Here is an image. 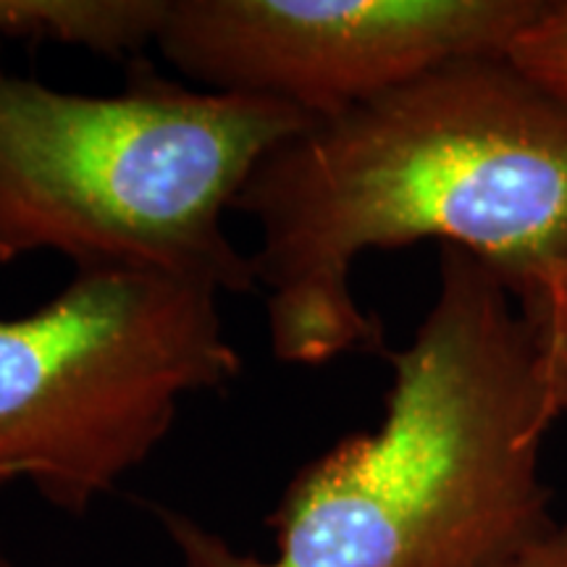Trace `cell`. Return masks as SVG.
I'll return each mask as SVG.
<instances>
[{
    "instance_id": "obj_1",
    "label": "cell",
    "mask_w": 567,
    "mask_h": 567,
    "mask_svg": "<svg viewBox=\"0 0 567 567\" xmlns=\"http://www.w3.org/2000/svg\"><path fill=\"white\" fill-rule=\"evenodd\" d=\"M231 210L258 226L252 266L281 363L381 350L352 295L363 252L436 239L515 295L567 255V105L507 55L446 63L310 122L260 161Z\"/></svg>"
},
{
    "instance_id": "obj_9",
    "label": "cell",
    "mask_w": 567,
    "mask_h": 567,
    "mask_svg": "<svg viewBox=\"0 0 567 567\" xmlns=\"http://www.w3.org/2000/svg\"><path fill=\"white\" fill-rule=\"evenodd\" d=\"M515 567H567V523L551 528Z\"/></svg>"
},
{
    "instance_id": "obj_11",
    "label": "cell",
    "mask_w": 567,
    "mask_h": 567,
    "mask_svg": "<svg viewBox=\"0 0 567 567\" xmlns=\"http://www.w3.org/2000/svg\"><path fill=\"white\" fill-rule=\"evenodd\" d=\"M565 413H567V392L563 394V415H565Z\"/></svg>"
},
{
    "instance_id": "obj_5",
    "label": "cell",
    "mask_w": 567,
    "mask_h": 567,
    "mask_svg": "<svg viewBox=\"0 0 567 567\" xmlns=\"http://www.w3.org/2000/svg\"><path fill=\"white\" fill-rule=\"evenodd\" d=\"M544 0H168L155 45L205 90L326 118L465 59L507 55Z\"/></svg>"
},
{
    "instance_id": "obj_2",
    "label": "cell",
    "mask_w": 567,
    "mask_h": 567,
    "mask_svg": "<svg viewBox=\"0 0 567 567\" xmlns=\"http://www.w3.org/2000/svg\"><path fill=\"white\" fill-rule=\"evenodd\" d=\"M384 358V421L289 481L274 557L153 507L179 567H515L557 526L542 444L559 410L534 318L492 266L442 245L434 305Z\"/></svg>"
},
{
    "instance_id": "obj_12",
    "label": "cell",
    "mask_w": 567,
    "mask_h": 567,
    "mask_svg": "<svg viewBox=\"0 0 567 567\" xmlns=\"http://www.w3.org/2000/svg\"><path fill=\"white\" fill-rule=\"evenodd\" d=\"M3 40H6V38H3V32H0V48H3ZM0 71H3V69H0Z\"/></svg>"
},
{
    "instance_id": "obj_8",
    "label": "cell",
    "mask_w": 567,
    "mask_h": 567,
    "mask_svg": "<svg viewBox=\"0 0 567 567\" xmlns=\"http://www.w3.org/2000/svg\"><path fill=\"white\" fill-rule=\"evenodd\" d=\"M507 59L567 105V0H544L542 11L515 34Z\"/></svg>"
},
{
    "instance_id": "obj_7",
    "label": "cell",
    "mask_w": 567,
    "mask_h": 567,
    "mask_svg": "<svg viewBox=\"0 0 567 567\" xmlns=\"http://www.w3.org/2000/svg\"><path fill=\"white\" fill-rule=\"evenodd\" d=\"M517 297L536 323L544 375L563 415V394L567 392V255L542 268Z\"/></svg>"
},
{
    "instance_id": "obj_10",
    "label": "cell",
    "mask_w": 567,
    "mask_h": 567,
    "mask_svg": "<svg viewBox=\"0 0 567 567\" xmlns=\"http://www.w3.org/2000/svg\"><path fill=\"white\" fill-rule=\"evenodd\" d=\"M0 567H11V565H9V559L3 557V551H0Z\"/></svg>"
},
{
    "instance_id": "obj_4",
    "label": "cell",
    "mask_w": 567,
    "mask_h": 567,
    "mask_svg": "<svg viewBox=\"0 0 567 567\" xmlns=\"http://www.w3.org/2000/svg\"><path fill=\"white\" fill-rule=\"evenodd\" d=\"M218 292L155 271H76L0 321V486L82 515L168 436L182 402L243 373Z\"/></svg>"
},
{
    "instance_id": "obj_6",
    "label": "cell",
    "mask_w": 567,
    "mask_h": 567,
    "mask_svg": "<svg viewBox=\"0 0 567 567\" xmlns=\"http://www.w3.org/2000/svg\"><path fill=\"white\" fill-rule=\"evenodd\" d=\"M168 0H0L3 38L122 59L158 40Z\"/></svg>"
},
{
    "instance_id": "obj_3",
    "label": "cell",
    "mask_w": 567,
    "mask_h": 567,
    "mask_svg": "<svg viewBox=\"0 0 567 567\" xmlns=\"http://www.w3.org/2000/svg\"><path fill=\"white\" fill-rule=\"evenodd\" d=\"M313 118L289 103L189 90L153 71L113 95L0 71V264L59 252L76 271L130 268L258 287L224 229L255 168Z\"/></svg>"
}]
</instances>
